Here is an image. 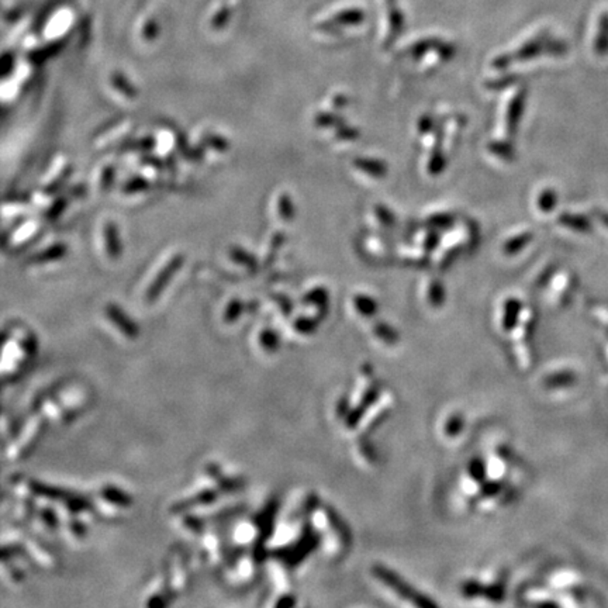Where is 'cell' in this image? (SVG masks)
<instances>
[{"label": "cell", "mask_w": 608, "mask_h": 608, "mask_svg": "<svg viewBox=\"0 0 608 608\" xmlns=\"http://www.w3.org/2000/svg\"><path fill=\"white\" fill-rule=\"evenodd\" d=\"M600 219H602V221L606 224V227H608V213H602V214H600Z\"/></svg>", "instance_id": "5b68a950"}, {"label": "cell", "mask_w": 608, "mask_h": 608, "mask_svg": "<svg viewBox=\"0 0 608 608\" xmlns=\"http://www.w3.org/2000/svg\"><path fill=\"white\" fill-rule=\"evenodd\" d=\"M560 221L563 224H566V227H570L576 231H589L590 230L589 220L582 217V216H565L560 219Z\"/></svg>", "instance_id": "7a4b0ae2"}, {"label": "cell", "mask_w": 608, "mask_h": 608, "mask_svg": "<svg viewBox=\"0 0 608 608\" xmlns=\"http://www.w3.org/2000/svg\"><path fill=\"white\" fill-rule=\"evenodd\" d=\"M106 237H107V243H106V250H107V253L110 254V255H117V253H118V243H117V234H116V230H114V227H111V226H109L107 227V230H106Z\"/></svg>", "instance_id": "3957f363"}, {"label": "cell", "mask_w": 608, "mask_h": 608, "mask_svg": "<svg viewBox=\"0 0 608 608\" xmlns=\"http://www.w3.org/2000/svg\"><path fill=\"white\" fill-rule=\"evenodd\" d=\"M595 50L599 55H606L608 52V13L603 14L600 18L596 41H595Z\"/></svg>", "instance_id": "6da1fadb"}, {"label": "cell", "mask_w": 608, "mask_h": 608, "mask_svg": "<svg viewBox=\"0 0 608 608\" xmlns=\"http://www.w3.org/2000/svg\"><path fill=\"white\" fill-rule=\"evenodd\" d=\"M555 204H556V196H555L553 190H552V192H551V190H546L545 193H542V196H541V199H539V206H541V209H542V210L548 211V210L553 209V207H555Z\"/></svg>", "instance_id": "277c9868"}]
</instances>
